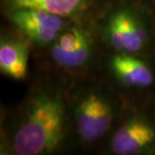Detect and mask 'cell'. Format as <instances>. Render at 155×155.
<instances>
[{"label": "cell", "instance_id": "1", "mask_svg": "<svg viewBox=\"0 0 155 155\" xmlns=\"http://www.w3.org/2000/svg\"><path fill=\"white\" fill-rule=\"evenodd\" d=\"M67 100L63 90L45 86L22 102L6 135V151L15 155H45L60 150L66 137Z\"/></svg>", "mask_w": 155, "mask_h": 155}, {"label": "cell", "instance_id": "2", "mask_svg": "<svg viewBox=\"0 0 155 155\" xmlns=\"http://www.w3.org/2000/svg\"><path fill=\"white\" fill-rule=\"evenodd\" d=\"M72 115L78 137L83 143L90 144L109 132L115 120L116 106L106 92L88 89L77 96Z\"/></svg>", "mask_w": 155, "mask_h": 155}, {"label": "cell", "instance_id": "3", "mask_svg": "<svg viewBox=\"0 0 155 155\" xmlns=\"http://www.w3.org/2000/svg\"><path fill=\"white\" fill-rule=\"evenodd\" d=\"M147 26L141 15L127 5L110 11L102 26V38L117 52L138 54L148 42Z\"/></svg>", "mask_w": 155, "mask_h": 155}, {"label": "cell", "instance_id": "4", "mask_svg": "<svg viewBox=\"0 0 155 155\" xmlns=\"http://www.w3.org/2000/svg\"><path fill=\"white\" fill-rule=\"evenodd\" d=\"M94 51V40L82 24L72 22L49 45V55L55 66L68 72L84 69Z\"/></svg>", "mask_w": 155, "mask_h": 155}, {"label": "cell", "instance_id": "5", "mask_svg": "<svg viewBox=\"0 0 155 155\" xmlns=\"http://www.w3.org/2000/svg\"><path fill=\"white\" fill-rule=\"evenodd\" d=\"M7 15L24 38L39 46H49L70 23L75 22L38 8L12 9Z\"/></svg>", "mask_w": 155, "mask_h": 155}, {"label": "cell", "instance_id": "6", "mask_svg": "<svg viewBox=\"0 0 155 155\" xmlns=\"http://www.w3.org/2000/svg\"><path fill=\"white\" fill-rule=\"evenodd\" d=\"M155 147V125L149 118L133 114L120 124L110 141V150L116 155L150 153Z\"/></svg>", "mask_w": 155, "mask_h": 155}, {"label": "cell", "instance_id": "7", "mask_svg": "<svg viewBox=\"0 0 155 155\" xmlns=\"http://www.w3.org/2000/svg\"><path fill=\"white\" fill-rule=\"evenodd\" d=\"M101 0H3L6 11L16 8H38L75 22L87 19Z\"/></svg>", "mask_w": 155, "mask_h": 155}, {"label": "cell", "instance_id": "8", "mask_svg": "<svg viewBox=\"0 0 155 155\" xmlns=\"http://www.w3.org/2000/svg\"><path fill=\"white\" fill-rule=\"evenodd\" d=\"M110 70L121 85L131 89H145L153 84V70L134 54L117 52L110 60Z\"/></svg>", "mask_w": 155, "mask_h": 155}, {"label": "cell", "instance_id": "9", "mask_svg": "<svg viewBox=\"0 0 155 155\" xmlns=\"http://www.w3.org/2000/svg\"><path fill=\"white\" fill-rule=\"evenodd\" d=\"M29 40L26 38L2 36L0 42V71L14 80L26 77L29 60Z\"/></svg>", "mask_w": 155, "mask_h": 155}]
</instances>
